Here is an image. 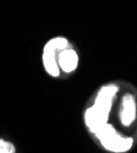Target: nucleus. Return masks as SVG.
Returning <instances> with one entry per match:
<instances>
[{
	"label": "nucleus",
	"instance_id": "nucleus-2",
	"mask_svg": "<svg viewBox=\"0 0 137 153\" xmlns=\"http://www.w3.org/2000/svg\"><path fill=\"white\" fill-rule=\"evenodd\" d=\"M69 48V41L64 37H55L49 39L44 48L42 54V61L43 66L47 71V74L52 77H58L60 75V70L58 66V54Z\"/></svg>",
	"mask_w": 137,
	"mask_h": 153
},
{
	"label": "nucleus",
	"instance_id": "nucleus-1",
	"mask_svg": "<svg viewBox=\"0 0 137 153\" xmlns=\"http://www.w3.org/2000/svg\"><path fill=\"white\" fill-rule=\"evenodd\" d=\"M94 135L101 141L102 146L109 152L124 153L127 152L133 145V140L131 137H124L119 135L111 124H105Z\"/></svg>",
	"mask_w": 137,
	"mask_h": 153
},
{
	"label": "nucleus",
	"instance_id": "nucleus-6",
	"mask_svg": "<svg viewBox=\"0 0 137 153\" xmlns=\"http://www.w3.org/2000/svg\"><path fill=\"white\" fill-rule=\"evenodd\" d=\"M78 54L72 48H66L58 54V66L64 72H73L78 66Z\"/></svg>",
	"mask_w": 137,
	"mask_h": 153
},
{
	"label": "nucleus",
	"instance_id": "nucleus-7",
	"mask_svg": "<svg viewBox=\"0 0 137 153\" xmlns=\"http://www.w3.org/2000/svg\"><path fill=\"white\" fill-rule=\"evenodd\" d=\"M0 153H16V148L14 143L0 138Z\"/></svg>",
	"mask_w": 137,
	"mask_h": 153
},
{
	"label": "nucleus",
	"instance_id": "nucleus-4",
	"mask_svg": "<svg viewBox=\"0 0 137 153\" xmlns=\"http://www.w3.org/2000/svg\"><path fill=\"white\" fill-rule=\"evenodd\" d=\"M120 121L124 126H130L136 119V99L131 93H126L121 98Z\"/></svg>",
	"mask_w": 137,
	"mask_h": 153
},
{
	"label": "nucleus",
	"instance_id": "nucleus-5",
	"mask_svg": "<svg viewBox=\"0 0 137 153\" xmlns=\"http://www.w3.org/2000/svg\"><path fill=\"white\" fill-rule=\"evenodd\" d=\"M118 91H119V88L115 85L103 86L97 93V97L94 99V105H97L98 108H101L102 110L110 114L111 105H113V99Z\"/></svg>",
	"mask_w": 137,
	"mask_h": 153
},
{
	"label": "nucleus",
	"instance_id": "nucleus-3",
	"mask_svg": "<svg viewBox=\"0 0 137 153\" xmlns=\"http://www.w3.org/2000/svg\"><path fill=\"white\" fill-rule=\"evenodd\" d=\"M109 113L102 110L97 105H92L84 113V124L92 134H96L101 127H103L105 124H108Z\"/></svg>",
	"mask_w": 137,
	"mask_h": 153
}]
</instances>
